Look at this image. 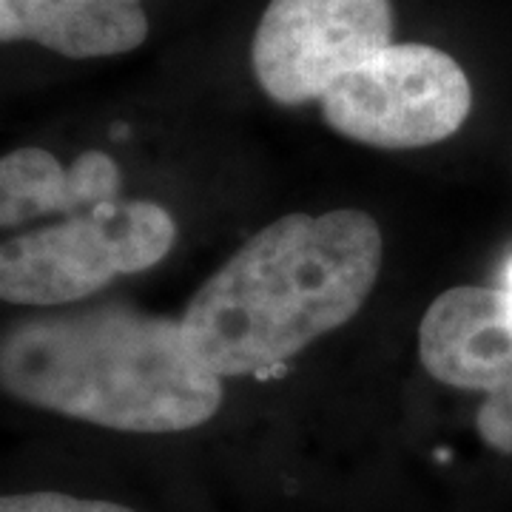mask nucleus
Wrapping results in <instances>:
<instances>
[{"mask_svg":"<svg viewBox=\"0 0 512 512\" xmlns=\"http://www.w3.org/2000/svg\"><path fill=\"white\" fill-rule=\"evenodd\" d=\"M476 430L487 447L512 456V373L484 396L476 413Z\"/></svg>","mask_w":512,"mask_h":512,"instance_id":"1a4fd4ad","label":"nucleus"},{"mask_svg":"<svg viewBox=\"0 0 512 512\" xmlns=\"http://www.w3.org/2000/svg\"><path fill=\"white\" fill-rule=\"evenodd\" d=\"M393 43V0H271L251 43L256 83L279 106L322 100Z\"/></svg>","mask_w":512,"mask_h":512,"instance_id":"39448f33","label":"nucleus"},{"mask_svg":"<svg viewBox=\"0 0 512 512\" xmlns=\"http://www.w3.org/2000/svg\"><path fill=\"white\" fill-rule=\"evenodd\" d=\"M0 390L120 433H183L217 416L222 379L183 319L126 305L29 316L0 333Z\"/></svg>","mask_w":512,"mask_h":512,"instance_id":"f03ea898","label":"nucleus"},{"mask_svg":"<svg viewBox=\"0 0 512 512\" xmlns=\"http://www.w3.org/2000/svg\"><path fill=\"white\" fill-rule=\"evenodd\" d=\"M322 117L339 137L407 151L450 140L473 109V86L456 57L427 43H390L322 94Z\"/></svg>","mask_w":512,"mask_h":512,"instance_id":"20e7f679","label":"nucleus"},{"mask_svg":"<svg viewBox=\"0 0 512 512\" xmlns=\"http://www.w3.org/2000/svg\"><path fill=\"white\" fill-rule=\"evenodd\" d=\"M177 222L148 200L103 202L52 228L0 245V299L9 305L57 308L86 299L111 279L163 262Z\"/></svg>","mask_w":512,"mask_h":512,"instance_id":"7ed1b4c3","label":"nucleus"},{"mask_svg":"<svg viewBox=\"0 0 512 512\" xmlns=\"http://www.w3.org/2000/svg\"><path fill=\"white\" fill-rule=\"evenodd\" d=\"M419 356L436 382L493 393L512 373V293L478 285L439 293L421 316Z\"/></svg>","mask_w":512,"mask_h":512,"instance_id":"423d86ee","label":"nucleus"},{"mask_svg":"<svg viewBox=\"0 0 512 512\" xmlns=\"http://www.w3.org/2000/svg\"><path fill=\"white\" fill-rule=\"evenodd\" d=\"M382 259V228L365 211L279 217L191 296L185 339L220 379L276 373L362 311Z\"/></svg>","mask_w":512,"mask_h":512,"instance_id":"f257e3e1","label":"nucleus"},{"mask_svg":"<svg viewBox=\"0 0 512 512\" xmlns=\"http://www.w3.org/2000/svg\"><path fill=\"white\" fill-rule=\"evenodd\" d=\"M143 0H0V43L29 40L72 60L114 57L146 43Z\"/></svg>","mask_w":512,"mask_h":512,"instance_id":"0eeeda50","label":"nucleus"},{"mask_svg":"<svg viewBox=\"0 0 512 512\" xmlns=\"http://www.w3.org/2000/svg\"><path fill=\"white\" fill-rule=\"evenodd\" d=\"M504 282H507V291L512 293V259H510V265H507V274H504Z\"/></svg>","mask_w":512,"mask_h":512,"instance_id":"9b49d317","label":"nucleus"},{"mask_svg":"<svg viewBox=\"0 0 512 512\" xmlns=\"http://www.w3.org/2000/svg\"><path fill=\"white\" fill-rule=\"evenodd\" d=\"M120 168L103 151H86L63 168L43 148H18L0 157V228L49 214H86L117 200Z\"/></svg>","mask_w":512,"mask_h":512,"instance_id":"6e6552de","label":"nucleus"},{"mask_svg":"<svg viewBox=\"0 0 512 512\" xmlns=\"http://www.w3.org/2000/svg\"><path fill=\"white\" fill-rule=\"evenodd\" d=\"M0 512H134L100 498H77L63 493L0 495Z\"/></svg>","mask_w":512,"mask_h":512,"instance_id":"9d476101","label":"nucleus"}]
</instances>
